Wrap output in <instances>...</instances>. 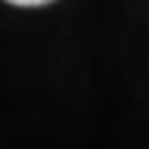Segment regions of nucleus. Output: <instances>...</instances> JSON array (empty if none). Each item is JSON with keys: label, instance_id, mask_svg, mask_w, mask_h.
Listing matches in <instances>:
<instances>
[{"label": "nucleus", "instance_id": "1", "mask_svg": "<svg viewBox=\"0 0 149 149\" xmlns=\"http://www.w3.org/2000/svg\"><path fill=\"white\" fill-rule=\"evenodd\" d=\"M6 3H11V6H47L53 0H6Z\"/></svg>", "mask_w": 149, "mask_h": 149}]
</instances>
